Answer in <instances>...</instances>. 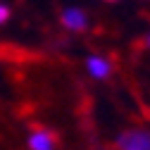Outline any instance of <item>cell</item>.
Returning <instances> with one entry per match:
<instances>
[{
    "label": "cell",
    "mask_w": 150,
    "mask_h": 150,
    "mask_svg": "<svg viewBox=\"0 0 150 150\" xmlns=\"http://www.w3.org/2000/svg\"><path fill=\"white\" fill-rule=\"evenodd\" d=\"M119 150H150V131L148 129H129L117 136Z\"/></svg>",
    "instance_id": "6da1fadb"
},
{
    "label": "cell",
    "mask_w": 150,
    "mask_h": 150,
    "mask_svg": "<svg viewBox=\"0 0 150 150\" xmlns=\"http://www.w3.org/2000/svg\"><path fill=\"white\" fill-rule=\"evenodd\" d=\"M60 22L67 31H83L88 29V14L81 10V7H64L62 14H60Z\"/></svg>",
    "instance_id": "7a4b0ae2"
},
{
    "label": "cell",
    "mask_w": 150,
    "mask_h": 150,
    "mask_svg": "<svg viewBox=\"0 0 150 150\" xmlns=\"http://www.w3.org/2000/svg\"><path fill=\"white\" fill-rule=\"evenodd\" d=\"M86 71H88L91 79L103 81V79H107L112 74V62L105 55H91V57H86Z\"/></svg>",
    "instance_id": "3957f363"
},
{
    "label": "cell",
    "mask_w": 150,
    "mask_h": 150,
    "mask_svg": "<svg viewBox=\"0 0 150 150\" xmlns=\"http://www.w3.org/2000/svg\"><path fill=\"white\" fill-rule=\"evenodd\" d=\"M26 145H29V150H55L57 141L48 129H33L26 138Z\"/></svg>",
    "instance_id": "277c9868"
},
{
    "label": "cell",
    "mask_w": 150,
    "mask_h": 150,
    "mask_svg": "<svg viewBox=\"0 0 150 150\" xmlns=\"http://www.w3.org/2000/svg\"><path fill=\"white\" fill-rule=\"evenodd\" d=\"M7 19H10V7L5 3H0V26H3Z\"/></svg>",
    "instance_id": "5b68a950"
},
{
    "label": "cell",
    "mask_w": 150,
    "mask_h": 150,
    "mask_svg": "<svg viewBox=\"0 0 150 150\" xmlns=\"http://www.w3.org/2000/svg\"><path fill=\"white\" fill-rule=\"evenodd\" d=\"M145 48H150V31H148V36H145Z\"/></svg>",
    "instance_id": "8992f818"
},
{
    "label": "cell",
    "mask_w": 150,
    "mask_h": 150,
    "mask_svg": "<svg viewBox=\"0 0 150 150\" xmlns=\"http://www.w3.org/2000/svg\"><path fill=\"white\" fill-rule=\"evenodd\" d=\"M107 3H112V0H107Z\"/></svg>",
    "instance_id": "52a82bcc"
}]
</instances>
